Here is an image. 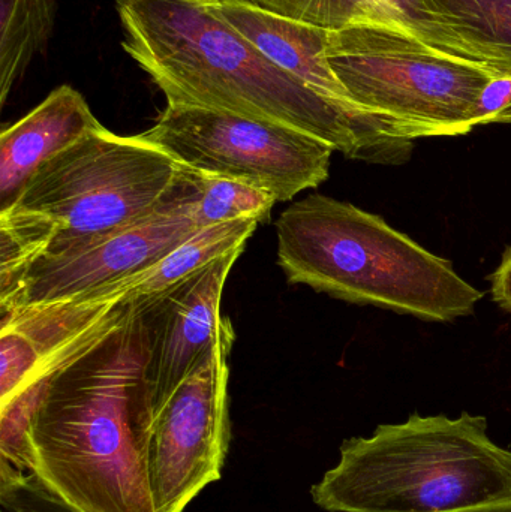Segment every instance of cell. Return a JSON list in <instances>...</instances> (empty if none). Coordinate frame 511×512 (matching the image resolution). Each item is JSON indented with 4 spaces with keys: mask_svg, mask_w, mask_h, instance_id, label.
<instances>
[{
    "mask_svg": "<svg viewBox=\"0 0 511 512\" xmlns=\"http://www.w3.org/2000/svg\"><path fill=\"white\" fill-rule=\"evenodd\" d=\"M276 237L288 282L348 303L449 322L470 316L483 298L452 262L380 216L326 195L291 204L276 221Z\"/></svg>",
    "mask_w": 511,
    "mask_h": 512,
    "instance_id": "4",
    "label": "cell"
},
{
    "mask_svg": "<svg viewBox=\"0 0 511 512\" xmlns=\"http://www.w3.org/2000/svg\"><path fill=\"white\" fill-rule=\"evenodd\" d=\"M261 9L320 29L386 26L425 44L464 57V45L447 27L435 0H243ZM471 60V59H470Z\"/></svg>",
    "mask_w": 511,
    "mask_h": 512,
    "instance_id": "13",
    "label": "cell"
},
{
    "mask_svg": "<svg viewBox=\"0 0 511 512\" xmlns=\"http://www.w3.org/2000/svg\"><path fill=\"white\" fill-rule=\"evenodd\" d=\"M182 174V165L138 135L101 128L39 167L6 210L38 225L45 254H54L146 218L173 195Z\"/></svg>",
    "mask_w": 511,
    "mask_h": 512,
    "instance_id": "5",
    "label": "cell"
},
{
    "mask_svg": "<svg viewBox=\"0 0 511 512\" xmlns=\"http://www.w3.org/2000/svg\"><path fill=\"white\" fill-rule=\"evenodd\" d=\"M311 495L327 512H511V450L480 415L414 414L344 441Z\"/></svg>",
    "mask_w": 511,
    "mask_h": 512,
    "instance_id": "3",
    "label": "cell"
},
{
    "mask_svg": "<svg viewBox=\"0 0 511 512\" xmlns=\"http://www.w3.org/2000/svg\"><path fill=\"white\" fill-rule=\"evenodd\" d=\"M0 510L5 512H77L51 495L33 475L2 459Z\"/></svg>",
    "mask_w": 511,
    "mask_h": 512,
    "instance_id": "19",
    "label": "cell"
},
{
    "mask_svg": "<svg viewBox=\"0 0 511 512\" xmlns=\"http://www.w3.org/2000/svg\"><path fill=\"white\" fill-rule=\"evenodd\" d=\"M234 339L231 319H222L212 349L150 423L144 468L155 512L185 511L221 478L231 439L228 357Z\"/></svg>",
    "mask_w": 511,
    "mask_h": 512,
    "instance_id": "8",
    "label": "cell"
},
{
    "mask_svg": "<svg viewBox=\"0 0 511 512\" xmlns=\"http://www.w3.org/2000/svg\"><path fill=\"white\" fill-rule=\"evenodd\" d=\"M492 297L501 309L511 313V246L504 252L503 261L492 274Z\"/></svg>",
    "mask_w": 511,
    "mask_h": 512,
    "instance_id": "21",
    "label": "cell"
},
{
    "mask_svg": "<svg viewBox=\"0 0 511 512\" xmlns=\"http://www.w3.org/2000/svg\"><path fill=\"white\" fill-rule=\"evenodd\" d=\"M54 20V0H0V104L44 47Z\"/></svg>",
    "mask_w": 511,
    "mask_h": 512,
    "instance_id": "16",
    "label": "cell"
},
{
    "mask_svg": "<svg viewBox=\"0 0 511 512\" xmlns=\"http://www.w3.org/2000/svg\"><path fill=\"white\" fill-rule=\"evenodd\" d=\"M213 8L279 68L329 101L347 110L365 111L351 101L330 68L326 56L330 30L282 17L243 0H222Z\"/></svg>",
    "mask_w": 511,
    "mask_h": 512,
    "instance_id": "12",
    "label": "cell"
},
{
    "mask_svg": "<svg viewBox=\"0 0 511 512\" xmlns=\"http://www.w3.org/2000/svg\"><path fill=\"white\" fill-rule=\"evenodd\" d=\"M326 56L357 107L392 120L414 141L477 128L480 99L500 72L386 26L330 32Z\"/></svg>",
    "mask_w": 511,
    "mask_h": 512,
    "instance_id": "6",
    "label": "cell"
},
{
    "mask_svg": "<svg viewBox=\"0 0 511 512\" xmlns=\"http://www.w3.org/2000/svg\"><path fill=\"white\" fill-rule=\"evenodd\" d=\"M188 171L197 188V200L192 213L200 230L240 219L266 222L278 203L269 192L240 180Z\"/></svg>",
    "mask_w": 511,
    "mask_h": 512,
    "instance_id": "17",
    "label": "cell"
},
{
    "mask_svg": "<svg viewBox=\"0 0 511 512\" xmlns=\"http://www.w3.org/2000/svg\"><path fill=\"white\" fill-rule=\"evenodd\" d=\"M104 128L84 96L71 86L54 89L38 107L0 134V212L17 201L45 162Z\"/></svg>",
    "mask_w": 511,
    "mask_h": 512,
    "instance_id": "11",
    "label": "cell"
},
{
    "mask_svg": "<svg viewBox=\"0 0 511 512\" xmlns=\"http://www.w3.org/2000/svg\"><path fill=\"white\" fill-rule=\"evenodd\" d=\"M123 48L167 104L228 111L320 138L342 155L402 165L411 140L392 120L351 111L267 59L213 6L197 0H116Z\"/></svg>",
    "mask_w": 511,
    "mask_h": 512,
    "instance_id": "1",
    "label": "cell"
},
{
    "mask_svg": "<svg viewBox=\"0 0 511 512\" xmlns=\"http://www.w3.org/2000/svg\"><path fill=\"white\" fill-rule=\"evenodd\" d=\"M479 126L504 123L511 125V71L500 69L486 86L477 111Z\"/></svg>",
    "mask_w": 511,
    "mask_h": 512,
    "instance_id": "20",
    "label": "cell"
},
{
    "mask_svg": "<svg viewBox=\"0 0 511 512\" xmlns=\"http://www.w3.org/2000/svg\"><path fill=\"white\" fill-rule=\"evenodd\" d=\"M260 222L255 219L210 225L180 243L158 264L132 277L126 300L140 304L156 300L200 274L225 255L245 248Z\"/></svg>",
    "mask_w": 511,
    "mask_h": 512,
    "instance_id": "14",
    "label": "cell"
},
{
    "mask_svg": "<svg viewBox=\"0 0 511 512\" xmlns=\"http://www.w3.org/2000/svg\"><path fill=\"white\" fill-rule=\"evenodd\" d=\"M194 173L240 180L285 203L329 179L326 141L278 123L228 111L167 104L138 135Z\"/></svg>",
    "mask_w": 511,
    "mask_h": 512,
    "instance_id": "7",
    "label": "cell"
},
{
    "mask_svg": "<svg viewBox=\"0 0 511 512\" xmlns=\"http://www.w3.org/2000/svg\"><path fill=\"white\" fill-rule=\"evenodd\" d=\"M41 355L14 328H0V405L23 390L41 369Z\"/></svg>",
    "mask_w": 511,
    "mask_h": 512,
    "instance_id": "18",
    "label": "cell"
},
{
    "mask_svg": "<svg viewBox=\"0 0 511 512\" xmlns=\"http://www.w3.org/2000/svg\"><path fill=\"white\" fill-rule=\"evenodd\" d=\"M195 200L197 188L183 168L176 191L146 218L39 256L0 298V312L71 300L144 273L200 230Z\"/></svg>",
    "mask_w": 511,
    "mask_h": 512,
    "instance_id": "9",
    "label": "cell"
},
{
    "mask_svg": "<svg viewBox=\"0 0 511 512\" xmlns=\"http://www.w3.org/2000/svg\"><path fill=\"white\" fill-rule=\"evenodd\" d=\"M147 354L146 324L129 303L113 333L54 373L33 412L27 474L74 511L155 512L144 468Z\"/></svg>",
    "mask_w": 511,
    "mask_h": 512,
    "instance_id": "2",
    "label": "cell"
},
{
    "mask_svg": "<svg viewBox=\"0 0 511 512\" xmlns=\"http://www.w3.org/2000/svg\"><path fill=\"white\" fill-rule=\"evenodd\" d=\"M243 251L225 255L156 300L129 301L143 316L149 334L144 379L152 420L218 339L224 319L222 292Z\"/></svg>",
    "mask_w": 511,
    "mask_h": 512,
    "instance_id": "10",
    "label": "cell"
},
{
    "mask_svg": "<svg viewBox=\"0 0 511 512\" xmlns=\"http://www.w3.org/2000/svg\"><path fill=\"white\" fill-rule=\"evenodd\" d=\"M467 57L511 71V0H435Z\"/></svg>",
    "mask_w": 511,
    "mask_h": 512,
    "instance_id": "15",
    "label": "cell"
},
{
    "mask_svg": "<svg viewBox=\"0 0 511 512\" xmlns=\"http://www.w3.org/2000/svg\"><path fill=\"white\" fill-rule=\"evenodd\" d=\"M197 2L203 3V5H218L219 2H222V0H197Z\"/></svg>",
    "mask_w": 511,
    "mask_h": 512,
    "instance_id": "22",
    "label": "cell"
},
{
    "mask_svg": "<svg viewBox=\"0 0 511 512\" xmlns=\"http://www.w3.org/2000/svg\"><path fill=\"white\" fill-rule=\"evenodd\" d=\"M0 512H5V511L0 510Z\"/></svg>",
    "mask_w": 511,
    "mask_h": 512,
    "instance_id": "23",
    "label": "cell"
}]
</instances>
